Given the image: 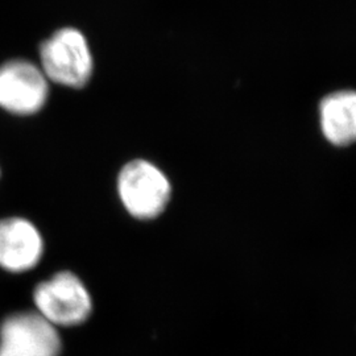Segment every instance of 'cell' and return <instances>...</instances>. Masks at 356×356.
<instances>
[{"label": "cell", "instance_id": "obj_7", "mask_svg": "<svg viewBox=\"0 0 356 356\" xmlns=\"http://www.w3.org/2000/svg\"><path fill=\"white\" fill-rule=\"evenodd\" d=\"M319 123L326 140L337 147L355 141L356 95L353 90H341L326 95L319 104Z\"/></svg>", "mask_w": 356, "mask_h": 356}, {"label": "cell", "instance_id": "obj_3", "mask_svg": "<svg viewBox=\"0 0 356 356\" xmlns=\"http://www.w3.org/2000/svg\"><path fill=\"white\" fill-rule=\"evenodd\" d=\"M118 194L129 216L147 220L164 213L172 186L159 166L145 160H134L119 172Z\"/></svg>", "mask_w": 356, "mask_h": 356}, {"label": "cell", "instance_id": "obj_2", "mask_svg": "<svg viewBox=\"0 0 356 356\" xmlns=\"http://www.w3.org/2000/svg\"><path fill=\"white\" fill-rule=\"evenodd\" d=\"M33 302L38 314L54 327L82 325L92 313L89 289L69 270L58 272L38 284L33 291Z\"/></svg>", "mask_w": 356, "mask_h": 356}, {"label": "cell", "instance_id": "obj_1", "mask_svg": "<svg viewBox=\"0 0 356 356\" xmlns=\"http://www.w3.org/2000/svg\"><path fill=\"white\" fill-rule=\"evenodd\" d=\"M41 70L48 81L72 89L88 85L94 58L85 35L76 28L58 29L40 47Z\"/></svg>", "mask_w": 356, "mask_h": 356}, {"label": "cell", "instance_id": "obj_4", "mask_svg": "<svg viewBox=\"0 0 356 356\" xmlns=\"http://www.w3.org/2000/svg\"><path fill=\"white\" fill-rule=\"evenodd\" d=\"M61 337L38 312H19L0 325V356H60Z\"/></svg>", "mask_w": 356, "mask_h": 356}, {"label": "cell", "instance_id": "obj_6", "mask_svg": "<svg viewBox=\"0 0 356 356\" xmlns=\"http://www.w3.org/2000/svg\"><path fill=\"white\" fill-rule=\"evenodd\" d=\"M45 245L38 227L23 216L0 219V268L23 273L38 267Z\"/></svg>", "mask_w": 356, "mask_h": 356}, {"label": "cell", "instance_id": "obj_5", "mask_svg": "<svg viewBox=\"0 0 356 356\" xmlns=\"http://www.w3.org/2000/svg\"><path fill=\"white\" fill-rule=\"evenodd\" d=\"M49 98V83L38 65L13 60L0 66V108L19 116L38 114Z\"/></svg>", "mask_w": 356, "mask_h": 356}]
</instances>
